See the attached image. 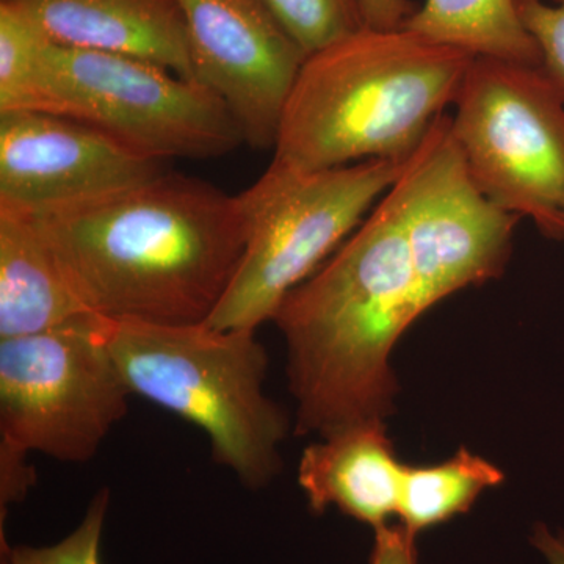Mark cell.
Segmentation results:
<instances>
[{"label": "cell", "mask_w": 564, "mask_h": 564, "mask_svg": "<svg viewBox=\"0 0 564 564\" xmlns=\"http://www.w3.org/2000/svg\"><path fill=\"white\" fill-rule=\"evenodd\" d=\"M51 43L124 55L193 79L177 0H11Z\"/></svg>", "instance_id": "cell-12"}, {"label": "cell", "mask_w": 564, "mask_h": 564, "mask_svg": "<svg viewBox=\"0 0 564 564\" xmlns=\"http://www.w3.org/2000/svg\"><path fill=\"white\" fill-rule=\"evenodd\" d=\"M505 475L488 459L466 448L432 466L404 464L400 481V524L419 533L467 513L486 489L502 484Z\"/></svg>", "instance_id": "cell-16"}, {"label": "cell", "mask_w": 564, "mask_h": 564, "mask_svg": "<svg viewBox=\"0 0 564 564\" xmlns=\"http://www.w3.org/2000/svg\"><path fill=\"white\" fill-rule=\"evenodd\" d=\"M516 13L532 35L541 66L564 93V0H513Z\"/></svg>", "instance_id": "cell-20"}, {"label": "cell", "mask_w": 564, "mask_h": 564, "mask_svg": "<svg viewBox=\"0 0 564 564\" xmlns=\"http://www.w3.org/2000/svg\"><path fill=\"white\" fill-rule=\"evenodd\" d=\"M99 318L0 340V444L63 463L98 454L131 397Z\"/></svg>", "instance_id": "cell-8"}, {"label": "cell", "mask_w": 564, "mask_h": 564, "mask_svg": "<svg viewBox=\"0 0 564 564\" xmlns=\"http://www.w3.org/2000/svg\"><path fill=\"white\" fill-rule=\"evenodd\" d=\"M367 28L402 29L419 9L413 0H359Z\"/></svg>", "instance_id": "cell-23"}, {"label": "cell", "mask_w": 564, "mask_h": 564, "mask_svg": "<svg viewBox=\"0 0 564 564\" xmlns=\"http://www.w3.org/2000/svg\"><path fill=\"white\" fill-rule=\"evenodd\" d=\"M403 466L378 419L321 436L304 448L296 478L314 513L336 507L378 530L399 511Z\"/></svg>", "instance_id": "cell-13"}, {"label": "cell", "mask_w": 564, "mask_h": 564, "mask_svg": "<svg viewBox=\"0 0 564 564\" xmlns=\"http://www.w3.org/2000/svg\"><path fill=\"white\" fill-rule=\"evenodd\" d=\"M259 2L307 57L367 28L359 0H259Z\"/></svg>", "instance_id": "cell-18"}, {"label": "cell", "mask_w": 564, "mask_h": 564, "mask_svg": "<svg viewBox=\"0 0 564 564\" xmlns=\"http://www.w3.org/2000/svg\"><path fill=\"white\" fill-rule=\"evenodd\" d=\"M28 111L87 122L155 161L221 158L245 144L226 104L199 82L139 58L51 41Z\"/></svg>", "instance_id": "cell-6"}, {"label": "cell", "mask_w": 564, "mask_h": 564, "mask_svg": "<svg viewBox=\"0 0 564 564\" xmlns=\"http://www.w3.org/2000/svg\"><path fill=\"white\" fill-rule=\"evenodd\" d=\"M474 58L411 29H361L306 58L272 162L322 172L370 159L410 161L454 106Z\"/></svg>", "instance_id": "cell-3"}, {"label": "cell", "mask_w": 564, "mask_h": 564, "mask_svg": "<svg viewBox=\"0 0 564 564\" xmlns=\"http://www.w3.org/2000/svg\"><path fill=\"white\" fill-rule=\"evenodd\" d=\"M20 451L0 444V513L10 505L21 502L35 484V470Z\"/></svg>", "instance_id": "cell-21"}, {"label": "cell", "mask_w": 564, "mask_h": 564, "mask_svg": "<svg viewBox=\"0 0 564 564\" xmlns=\"http://www.w3.org/2000/svg\"><path fill=\"white\" fill-rule=\"evenodd\" d=\"M46 36L11 0H0V113L31 110Z\"/></svg>", "instance_id": "cell-17"}, {"label": "cell", "mask_w": 564, "mask_h": 564, "mask_svg": "<svg viewBox=\"0 0 564 564\" xmlns=\"http://www.w3.org/2000/svg\"><path fill=\"white\" fill-rule=\"evenodd\" d=\"M193 79L231 111L252 150L274 148L307 55L259 0H177Z\"/></svg>", "instance_id": "cell-10"}, {"label": "cell", "mask_w": 564, "mask_h": 564, "mask_svg": "<svg viewBox=\"0 0 564 564\" xmlns=\"http://www.w3.org/2000/svg\"><path fill=\"white\" fill-rule=\"evenodd\" d=\"M399 207L386 192L369 217L274 315L288 347L296 433L383 421L395 378L391 352L425 314Z\"/></svg>", "instance_id": "cell-2"}, {"label": "cell", "mask_w": 564, "mask_h": 564, "mask_svg": "<svg viewBox=\"0 0 564 564\" xmlns=\"http://www.w3.org/2000/svg\"><path fill=\"white\" fill-rule=\"evenodd\" d=\"M161 173L162 161L87 122L44 111L0 113V209H55Z\"/></svg>", "instance_id": "cell-11"}, {"label": "cell", "mask_w": 564, "mask_h": 564, "mask_svg": "<svg viewBox=\"0 0 564 564\" xmlns=\"http://www.w3.org/2000/svg\"><path fill=\"white\" fill-rule=\"evenodd\" d=\"M389 192L399 207L425 311L503 273L521 217L477 187L452 132L451 115L434 122Z\"/></svg>", "instance_id": "cell-9"}, {"label": "cell", "mask_w": 564, "mask_h": 564, "mask_svg": "<svg viewBox=\"0 0 564 564\" xmlns=\"http://www.w3.org/2000/svg\"><path fill=\"white\" fill-rule=\"evenodd\" d=\"M408 162L370 159L322 172L270 163L242 193L247 248L207 325L258 332L273 321L285 296L343 247Z\"/></svg>", "instance_id": "cell-5"}, {"label": "cell", "mask_w": 564, "mask_h": 564, "mask_svg": "<svg viewBox=\"0 0 564 564\" xmlns=\"http://www.w3.org/2000/svg\"><path fill=\"white\" fill-rule=\"evenodd\" d=\"M452 132L477 187L564 240V93L543 66L475 57Z\"/></svg>", "instance_id": "cell-7"}, {"label": "cell", "mask_w": 564, "mask_h": 564, "mask_svg": "<svg viewBox=\"0 0 564 564\" xmlns=\"http://www.w3.org/2000/svg\"><path fill=\"white\" fill-rule=\"evenodd\" d=\"M31 218L0 209V340L93 317Z\"/></svg>", "instance_id": "cell-14"}, {"label": "cell", "mask_w": 564, "mask_h": 564, "mask_svg": "<svg viewBox=\"0 0 564 564\" xmlns=\"http://www.w3.org/2000/svg\"><path fill=\"white\" fill-rule=\"evenodd\" d=\"M24 214V212H21ZM69 284L107 321L206 323L242 262V193L161 173L88 202L25 214Z\"/></svg>", "instance_id": "cell-1"}, {"label": "cell", "mask_w": 564, "mask_h": 564, "mask_svg": "<svg viewBox=\"0 0 564 564\" xmlns=\"http://www.w3.org/2000/svg\"><path fill=\"white\" fill-rule=\"evenodd\" d=\"M532 543L547 564H564V533H554L545 525H536Z\"/></svg>", "instance_id": "cell-24"}, {"label": "cell", "mask_w": 564, "mask_h": 564, "mask_svg": "<svg viewBox=\"0 0 564 564\" xmlns=\"http://www.w3.org/2000/svg\"><path fill=\"white\" fill-rule=\"evenodd\" d=\"M404 28L474 57L541 66L540 50L513 0H425Z\"/></svg>", "instance_id": "cell-15"}, {"label": "cell", "mask_w": 564, "mask_h": 564, "mask_svg": "<svg viewBox=\"0 0 564 564\" xmlns=\"http://www.w3.org/2000/svg\"><path fill=\"white\" fill-rule=\"evenodd\" d=\"M370 564H417L415 534L402 524L384 525L375 530Z\"/></svg>", "instance_id": "cell-22"}, {"label": "cell", "mask_w": 564, "mask_h": 564, "mask_svg": "<svg viewBox=\"0 0 564 564\" xmlns=\"http://www.w3.org/2000/svg\"><path fill=\"white\" fill-rule=\"evenodd\" d=\"M98 329L131 395L198 426L245 488L270 484L289 419L263 389L269 356L258 332L102 317Z\"/></svg>", "instance_id": "cell-4"}, {"label": "cell", "mask_w": 564, "mask_h": 564, "mask_svg": "<svg viewBox=\"0 0 564 564\" xmlns=\"http://www.w3.org/2000/svg\"><path fill=\"white\" fill-rule=\"evenodd\" d=\"M109 505L110 491L104 488L93 497L79 527L54 545H10L2 536V564H99V545Z\"/></svg>", "instance_id": "cell-19"}]
</instances>
